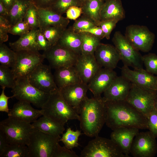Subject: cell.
<instances>
[{
  "mask_svg": "<svg viewBox=\"0 0 157 157\" xmlns=\"http://www.w3.org/2000/svg\"><path fill=\"white\" fill-rule=\"evenodd\" d=\"M105 124L113 131L123 127L147 129V119L126 101H105Z\"/></svg>",
  "mask_w": 157,
  "mask_h": 157,
  "instance_id": "obj_1",
  "label": "cell"
},
{
  "mask_svg": "<svg viewBox=\"0 0 157 157\" xmlns=\"http://www.w3.org/2000/svg\"><path fill=\"white\" fill-rule=\"evenodd\" d=\"M80 126L83 133L96 137L105 124V101L101 96L87 97L81 104L78 112Z\"/></svg>",
  "mask_w": 157,
  "mask_h": 157,
  "instance_id": "obj_2",
  "label": "cell"
},
{
  "mask_svg": "<svg viewBox=\"0 0 157 157\" xmlns=\"http://www.w3.org/2000/svg\"><path fill=\"white\" fill-rule=\"evenodd\" d=\"M41 110L42 115L63 125L69 120L79 119L78 113L65 101L59 90L50 94Z\"/></svg>",
  "mask_w": 157,
  "mask_h": 157,
  "instance_id": "obj_3",
  "label": "cell"
},
{
  "mask_svg": "<svg viewBox=\"0 0 157 157\" xmlns=\"http://www.w3.org/2000/svg\"><path fill=\"white\" fill-rule=\"evenodd\" d=\"M60 138V136L51 135L33 128L27 146L29 157H52Z\"/></svg>",
  "mask_w": 157,
  "mask_h": 157,
  "instance_id": "obj_4",
  "label": "cell"
},
{
  "mask_svg": "<svg viewBox=\"0 0 157 157\" xmlns=\"http://www.w3.org/2000/svg\"><path fill=\"white\" fill-rule=\"evenodd\" d=\"M33 128L31 123L9 117L0 122V130L4 133L9 144L27 146Z\"/></svg>",
  "mask_w": 157,
  "mask_h": 157,
  "instance_id": "obj_5",
  "label": "cell"
},
{
  "mask_svg": "<svg viewBox=\"0 0 157 157\" xmlns=\"http://www.w3.org/2000/svg\"><path fill=\"white\" fill-rule=\"evenodd\" d=\"M12 89L13 95L18 101L32 104L38 108H42L50 95L32 85L27 77L16 79L15 84Z\"/></svg>",
  "mask_w": 157,
  "mask_h": 157,
  "instance_id": "obj_6",
  "label": "cell"
},
{
  "mask_svg": "<svg viewBox=\"0 0 157 157\" xmlns=\"http://www.w3.org/2000/svg\"><path fill=\"white\" fill-rule=\"evenodd\" d=\"M81 157H126L111 139L97 136L90 141L80 153Z\"/></svg>",
  "mask_w": 157,
  "mask_h": 157,
  "instance_id": "obj_7",
  "label": "cell"
},
{
  "mask_svg": "<svg viewBox=\"0 0 157 157\" xmlns=\"http://www.w3.org/2000/svg\"><path fill=\"white\" fill-rule=\"evenodd\" d=\"M157 91L145 89L132 83L126 101L146 118L155 109Z\"/></svg>",
  "mask_w": 157,
  "mask_h": 157,
  "instance_id": "obj_8",
  "label": "cell"
},
{
  "mask_svg": "<svg viewBox=\"0 0 157 157\" xmlns=\"http://www.w3.org/2000/svg\"><path fill=\"white\" fill-rule=\"evenodd\" d=\"M114 46L120 56L124 65L134 69H143L142 56L119 31H116L112 39Z\"/></svg>",
  "mask_w": 157,
  "mask_h": 157,
  "instance_id": "obj_9",
  "label": "cell"
},
{
  "mask_svg": "<svg viewBox=\"0 0 157 157\" xmlns=\"http://www.w3.org/2000/svg\"><path fill=\"white\" fill-rule=\"evenodd\" d=\"M15 52L16 60L11 69L16 79L27 77L45 58L44 54L38 51L24 50Z\"/></svg>",
  "mask_w": 157,
  "mask_h": 157,
  "instance_id": "obj_10",
  "label": "cell"
},
{
  "mask_svg": "<svg viewBox=\"0 0 157 157\" xmlns=\"http://www.w3.org/2000/svg\"><path fill=\"white\" fill-rule=\"evenodd\" d=\"M124 35L136 49L144 52L151 49L155 39L154 34L147 26L137 24L127 26Z\"/></svg>",
  "mask_w": 157,
  "mask_h": 157,
  "instance_id": "obj_11",
  "label": "cell"
},
{
  "mask_svg": "<svg viewBox=\"0 0 157 157\" xmlns=\"http://www.w3.org/2000/svg\"><path fill=\"white\" fill-rule=\"evenodd\" d=\"M50 66L41 63L27 77L30 83L40 90L50 94L59 90Z\"/></svg>",
  "mask_w": 157,
  "mask_h": 157,
  "instance_id": "obj_12",
  "label": "cell"
},
{
  "mask_svg": "<svg viewBox=\"0 0 157 157\" xmlns=\"http://www.w3.org/2000/svg\"><path fill=\"white\" fill-rule=\"evenodd\" d=\"M43 54L51 67L55 69L74 66L79 55L57 44L44 51Z\"/></svg>",
  "mask_w": 157,
  "mask_h": 157,
  "instance_id": "obj_13",
  "label": "cell"
},
{
  "mask_svg": "<svg viewBox=\"0 0 157 157\" xmlns=\"http://www.w3.org/2000/svg\"><path fill=\"white\" fill-rule=\"evenodd\" d=\"M156 138L149 131L139 132L135 137L130 153L134 157H153L157 151Z\"/></svg>",
  "mask_w": 157,
  "mask_h": 157,
  "instance_id": "obj_14",
  "label": "cell"
},
{
  "mask_svg": "<svg viewBox=\"0 0 157 157\" xmlns=\"http://www.w3.org/2000/svg\"><path fill=\"white\" fill-rule=\"evenodd\" d=\"M121 76L131 83L140 87L157 91V76L144 69H130L123 65L121 69Z\"/></svg>",
  "mask_w": 157,
  "mask_h": 157,
  "instance_id": "obj_15",
  "label": "cell"
},
{
  "mask_svg": "<svg viewBox=\"0 0 157 157\" xmlns=\"http://www.w3.org/2000/svg\"><path fill=\"white\" fill-rule=\"evenodd\" d=\"M117 76L113 69L101 67L88 84L89 90L94 97L101 96Z\"/></svg>",
  "mask_w": 157,
  "mask_h": 157,
  "instance_id": "obj_16",
  "label": "cell"
},
{
  "mask_svg": "<svg viewBox=\"0 0 157 157\" xmlns=\"http://www.w3.org/2000/svg\"><path fill=\"white\" fill-rule=\"evenodd\" d=\"M65 101L78 113L80 107L87 97L88 84L82 82L70 85L59 89Z\"/></svg>",
  "mask_w": 157,
  "mask_h": 157,
  "instance_id": "obj_17",
  "label": "cell"
},
{
  "mask_svg": "<svg viewBox=\"0 0 157 157\" xmlns=\"http://www.w3.org/2000/svg\"><path fill=\"white\" fill-rule=\"evenodd\" d=\"M94 55L100 67L113 69L121 60L119 53L112 45L100 43L97 48Z\"/></svg>",
  "mask_w": 157,
  "mask_h": 157,
  "instance_id": "obj_18",
  "label": "cell"
},
{
  "mask_svg": "<svg viewBox=\"0 0 157 157\" xmlns=\"http://www.w3.org/2000/svg\"><path fill=\"white\" fill-rule=\"evenodd\" d=\"M74 66L82 82L87 84L101 68L93 54L79 55Z\"/></svg>",
  "mask_w": 157,
  "mask_h": 157,
  "instance_id": "obj_19",
  "label": "cell"
},
{
  "mask_svg": "<svg viewBox=\"0 0 157 157\" xmlns=\"http://www.w3.org/2000/svg\"><path fill=\"white\" fill-rule=\"evenodd\" d=\"M132 83L123 76H117L108 88L103 93L105 101L125 100L129 93Z\"/></svg>",
  "mask_w": 157,
  "mask_h": 157,
  "instance_id": "obj_20",
  "label": "cell"
},
{
  "mask_svg": "<svg viewBox=\"0 0 157 157\" xmlns=\"http://www.w3.org/2000/svg\"><path fill=\"white\" fill-rule=\"evenodd\" d=\"M8 117L31 123L42 116L41 109L33 108L31 104L26 101H18L13 106L8 113Z\"/></svg>",
  "mask_w": 157,
  "mask_h": 157,
  "instance_id": "obj_21",
  "label": "cell"
},
{
  "mask_svg": "<svg viewBox=\"0 0 157 157\" xmlns=\"http://www.w3.org/2000/svg\"><path fill=\"white\" fill-rule=\"evenodd\" d=\"M139 129L135 127L121 128L113 130L110 134V139L126 157L129 156L133 140Z\"/></svg>",
  "mask_w": 157,
  "mask_h": 157,
  "instance_id": "obj_22",
  "label": "cell"
},
{
  "mask_svg": "<svg viewBox=\"0 0 157 157\" xmlns=\"http://www.w3.org/2000/svg\"><path fill=\"white\" fill-rule=\"evenodd\" d=\"M38 8V7H37ZM39 28L43 30L50 26H56L67 27L69 21L50 8H38Z\"/></svg>",
  "mask_w": 157,
  "mask_h": 157,
  "instance_id": "obj_23",
  "label": "cell"
},
{
  "mask_svg": "<svg viewBox=\"0 0 157 157\" xmlns=\"http://www.w3.org/2000/svg\"><path fill=\"white\" fill-rule=\"evenodd\" d=\"M125 17L121 0H105L100 13L101 21L114 20L119 22Z\"/></svg>",
  "mask_w": 157,
  "mask_h": 157,
  "instance_id": "obj_24",
  "label": "cell"
},
{
  "mask_svg": "<svg viewBox=\"0 0 157 157\" xmlns=\"http://www.w3.org/2000/svg\"><path fill=\"white\" fill-rule=\"evenodd\" d=\"M53 75L59 89L70 85L82 82L74 66L55 69Z\"/></svg>",
  "mask_w": 157,
  "mask_h": 157,
  "instance_id": "obj_25",
  "label": "cell"
},
{
  "mask_svg": "<svg viewBox=\"0 0 157 157\" xmlns=\"http://www.w3.org/2000/svg\"><path fill=\"white\" fill-rule=\"evenodd\" d=\"M82 39L81 33L72 28H66L57 43L59 45L81 54Z\"/></svg>",
  "mask_w": 157,
  "mask_h": 157,
  "instance_id": "obj_26",
  "label": "cell"
},
{
  "mask_svg": "<svg viewBox=\"0 0 157 157\" xmlns=\"http://www.w3.org/2000/svg\"><path fill=\"white\" fill-rule=\"evenodd\" d=\"M31 124L33 128L54 136H60L65 130L64 125L43 115Z\"/></svg>",
  "mask_w": 157,
  "mask_h": 157,
  "instance_id": "obj_27",
  "label": "cell"
},
{
  "mask_svg": "<svg viewBox=\"0 0 157 157\" xmlns=\"http://www.w3.org/2000/svg\"><path fill=\"white\" fill-rule=\"evenodd\" d=\"M38 29L31 30L28 33L20 36L16 41L9 42V46L15 51L24 50L39 51L36 42Z\"/></svg>",
  "mask_w": 157,
  "mask_h": 157,
  "instance_id": "obj_28",
  "label": "cell"
},
{
  "mask_svg": "<svg viewBox=\"0 0 157 157\" xmlns=\"http://www.w3.org/2000/svg\"><path fill=\"white\" fill-rule=\"evenodd\" d=\"M32 0H15L7 19L11 26L23 20Z\"/></svg>",
  "mask_w": 157,
  "mask_h": 157,
  "instance_id": "obj_29",
  "label": "cell"
},
{
  "mask_svg": "<svg viewBox=\"0 0 157 157\" xmlns=\"http://www.w3.org/2000/svg\"><path fill=\"white\" fill-rule=\"evenodd\" d=\"M104 1L88 0L81 7L83 14L92 20L98 26L101 22L100 13Z\"/></svg>",
  "mask_w": 157,
  "mask_h": 157,
  "instance_id": "obj_30",
  "label": "cell"
},
{
  "mask_svg": "<svg viewBox=\"0 0 157 157\" xmlns=\"http://www.w3.org/2000/svg\"><path fill=\"white\" fill-rule=\"evenodd\" d=\"M81 33L82 39L81 54H94L97 48L101 43V39L88 33Z\"/></svg>",
  "mask_w": 157,
  "mask_h": 157,
  "instance_id": "obj_31",
  "label": "cell"
},
{
  "mask_svg": "<svg viewBox=\"0 0 157 157\" xmlns=\"http://www.w3.org/2000/svg\"><path fill=\"white\" fill-rule=\"evenodd\" d=\"M16 58L15 51L9 48L3 43L0 44L1 65L12 68L15 63Z\"/></svg>",
  "mask_w": 157,
  "mask_h": 157,
  "instance_id": "obj_32",
  "label": "cell"
},
{
  "mask_svg": "<svg viewBox=\"0 0 157 157\" xmlns=\"http://www.w3.org/2000/svg\"><path fill=\"white\" fill-rule=\"evenodd\" d=\"M66 28V27L63 26H51L40 30L46 38L53 46L57 43Z\"/></svg>",
  "mask_w": 157,
  "mask_h": 157,
  "instance_id": "obj_33",
  "label": "cell"
},
{
  "mask_svg": "<svg viewBox=\"0 0 157 157\" xmlns=\"http://www.w3.org/2000/svg\"><path fill=\"white\" fill-rule=\"evenodd\" d=\"M81 134V131L78 130L74 131L69 127L65 133L62 134L60 141L63 143L66 147L71 149L78 145V139Z\"/></svg>",
  "mask_w": 157,
  "mask_h": 157,
  "instance_id": "obj_34",
  "label": "cell"
},
{
  "mask_svg": "<svg viewBox=\"0 0 157 157\" xmlns=\"http://www.w3.org/2000/svg\"><path fill=\"white\" fill-rule=\"evenodd\" d=\"M16 81L13 72L9 67L0 65V85L2 89L12 88Z\"/></svg>",
  "mask_w": 157,
  "mask_h": 157,
  "instance_id": "obj_35",
  "label": "cell"
},
{
  "mask_svg": "<svg viewBox=\"0 0 157 157\" xmlns=\"http://www.w3.org/2000/svg\"><path fill=\"white\" fill-rule=\"evenodd\" d=\"M2 157H29L28 147L24 145L9 144Z\"/></svg>",
  "mask_w": 157,
  "mask_h": 157,
  "instance_id": "obj_36",
  "label": "cell"
},
{
  "mask_svg": "<svg viewBox=\"0 0 157 157\" xmlns=\"http://www.w3.org/2000/svg\"><path fill=\"white\" fill-rule=\"evenodd\" d=\"M23 20L28 24L31 30L39 28L38 8L32 1L27 10Z\"/></svg>",
  "mask_w": 157,
  "mask_h": 157,
  "instance_id": "obj_37",
  "label": "cell"
},
{
  "mask_svg": "<svg viewBox=\"0 0 157 157\" xmlns=\"http://www.w3.org/2000/svg\"><path fill=\"white\" fill-rule=\"evenodd\" d=\"M82 6L79 0H56L49 8L62 15L71 7H81Z\"/></svg>",
  "mask_w": 157,
  "mask_h": 157,
  "instance_id": "obj_38",
  "label": "cell"
},
{
  "mask_svg": "<svg viewBox=\"0 0 157 157\" xmlns=\"http://www.w3.org/2000/svg\"><path fill=\"white\" fill-rule=\"evenodd\" d=\"M97 26L92 20L83 15L75 20L72 28L75 31L80 33Z\"/></svg>",
  "mask_w": 157,
  "mask_h": 157,
  "instance_id": "obj_39",
  "label": "cell"
},
{
  "mask_svg": "<svg viewBox=\"0 0 157 157\" xmlns=\"http://www.w3.org/2000/svg\"><path fill=\"white\" fill-rule=\"evenodd\" d=\"M142 60L145 70L152 74L157 75V55L149 53L142 56Z\"/></svg>",
  "mask_w": 157,
  "mask_h": 157,
  "instance_id": "obj_40",
  "label": "cell"
},
{
  "mask_svg": "<svg viewBox=\"0 0 157 157\" xmlns=\"http://www.w3.org/2000/svg\"><path fill=\"white\" fill-rule=\"evenodd\" d=\"M31 30L28 24L22 20L11 26L9 30L8 33L21 36L28 33Z\"/></svg>",
  "mask_w": 157,
  "mask_h": 157,
  "instance_id": "obj_41",
  "label": "cell"
},
{
  "mask_svg": "<svg viewBox=\"0 0 157 157\" xmlns=\"http://www.w3.org/2000/svg\"><path fill=\"white\" fill-rule=\"evenodd\" d=\"M11 26L6 18L0 16V44L8 40V33Z\"/></svg>",
  "mask_w": 157,
  "mask_h": 157,
  "instance_id": "obj_42",
  "label": "cell"
},
{
  "mask_svg": "<svg viewBox=\"0 0 157 157\" xmlns=\"http://www.w3.org/2000/svg\"><path fill=\"white\" fill-rule=\"evenodd\" d=\"M73 151L67 148L65 146L62 147L58 143L56 147L52 157H78Z\"/></svg>",
  "mask_w": 157,
  "mask_h": 157,
  "instance_id": "obj_43",
  "label": "cell"
},
{
  "mask_svg": "<svg viewBox=\"0 0 157 157\" xmlns=\"http://www.w3.org/2000/svg\"><path fill=\"white\" fill-rule=\"evenodd\" d=\"M147 129L156 138L157 137V110H153L147 118Z\"/></svg>",
  "mask_w": 157,
  "mask_h": 157,
  "instance_id": "obj_44",
  "label": "cell"
},
{
  "mask_svg": "<svg viewBox=\"0 0 157 157\" xmlns=\"http://www.w3.org/2000/svg\"><path fill=\"white\" fill-rule=\"evenodd\" d=\"M118 21L114 20L101 21L99 26L102 29L105 35V38L108 40L110 38L111 33L115 27Z\"/></svg>",
  "mask_w": 157,
  "mask_h": 157,
  "instance_id": "obj_45",
  "label": "cell"
},
{
  "mask_svg": "<svg viewBox=\"0 0 157 157\" xmlns=\"http://www.w3.org/2000/svg\"><path fill=\"white\" fill-rule=\"evenodd\" d=\"M36 42L39 51L42 50L44 51H46L52 46L39 28L37 33Z\"/></svg>",
  "mask_w": 157,
  "mask_h": 157,
  "instance_id": "obj_46",
  "label": "cell"
},
{
  "mask_svg": "<svg viewBox=\"0 0 157 157\" xmlns=\"http://www.w3.org/2000/svg\"><path fill=\"white\" fill-rule=\"evenodd\" d=\"M67 18L68 19L76 20L82 13L81 7L73 6L69 8L66 11Z\"/></svg>",
  "mask_w": 157,
  "mask_h": 157,
  "instance_id": "obj_47",
  "label": "cell"
},
{
  "mask_svg": "<svg viewBox=\"0 0 157 157\" xmlns=\"http://www.w3.org/2000/svg\"><path fill=\"white\" fill-rule=\"evenodd\" d=\"M5 89L4 88L2 89L1 93L0 95V111L8 113L10 110L8 106V100L10 98L14 97L13 95L9 97L7 96L4 93Z\"/></svg>",
  "mask_w": 157,
  "mask_h": 157,
  "instance_id": "obj_48",
  "label": "cell"
},
{
  "mask_svg": "<svg viewBox=\"0 0 157 157\" xmlns=\"http://www.w3.org/2000/svg\"><path fill=\"white\" fill-rule=\"evenodd\" d=\"M56 0H32L35 5L39 8H49Z\"/></svg>",
  "mask_w": 157,
  "mask_h": 157,
  "instance_id": "obj_49",
  "label": "cell"
},
{
  "mask_svg": "<svg viewBox=\"0 0 157 157\" xmlns=\"http://www.w3.org/2000/svg\"><path fill=\"white\" fill-rule=\"evenodd\" d=\"M84 32L90 33L100 38L101 39L105 38L104 34L102 29L99 26H97L81 32Z\"/></svg>",
  "mask_w": 157,
  "mask_h": 157,
  "instance_id": "obj_50",
  "label": "cell"
},
{
  "mask_svg": "<svg viewBox=\"0 0 157 157\" xmlns=\"http://www.w3.org/2000/svg\"><path fill=\"white\" fill-rule=\"evenodd\" d=\"M9 144L6 135L3 132L0 130V157H2L3 153Z\"/></svg>",
  "mask_w": 157,
  "mask_h": 157,
  "instance_id": "obj_51",
  "label": "cell"
},
{
  "mask_svg": "<svg viewBox=\"0 0 157 157\" xmlns=\"http://www.w3.org/2000/svg\"><path fill=\"white\" fill-rule=\"evenodd\" d=\"M15 0H0L9 12L11 9Z\"/></svg>",
  "mask_w": 157,
  "mask_h": 157,
  "instance_id": "obj_52",
  "label": "cell"
},
{
  "mask_svg": "<svg viewBox=\"0 0 157 157\" xmlns=\"http://www.w3.org/2000/svg\"><path fill=\"white\" fill-rule=\"evenodd\" d=\"M9 14V12L6 7L0 1V16L7 18Z\"/></svg>",
  "mask_w": 157,
  "mask_h": 157,
  "instance_id": "obj_53",
  "label": "cell"
},
{
  "mask_svg": "<svg viewBox=\"0 0 157 157\" xmlns=\"http://www.w3.org/2000/svg\"><path fill=\"white\" fill-rule=\"evenodd\" d=\"M155 108L157 110V96L155 102Z\"/></svg>",
  "mask_w": 157,
  "mask_h": 157,
  "instance_id": "obj_54",
  "label": "cell"
},
{
  "mask_svg": "<svg viewBox=\"0 0 157 157\" xmlns=\"http://www.w3.org/2000/svg\"><path fill=\"white\" fill-rule=\"evenodd\" d=\"M87 0H79V1L81 3L82 5Z\"/></svg>",
  "mask_w": 157,
  "mask_h": 157,
  "instance_id": "obj_55",
  "label": "cell"
},
{
  "mask_svg": "<svg viewBox=\"0 0 157 157\" xmlns=\"http://www.w3.org/2000/svg\"><path fill=\"white\" fill-rule=\"evenodd\" d=\"M102 0L103 1H104L105 0Z\"/></svg>",
  "mask_w": 157,
  "mask_h": 157,
  "instance_id": "obj_56",
  "label": "cell"
},
{
  "mask_svg": "<svg viewBox=\"0 0 157 157\" xmlns=\"http://www.w3.org/2000/svg\"></svg>",
  "mask_w": 157,
  "mask_h": 157,
  "instance_id": "obj_57",
  "label": "cell"
}]
</instances>
